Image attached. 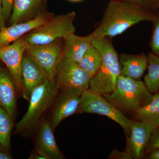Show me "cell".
Returning <instances> with one entry per match:
<instances>
[{
  "instance_id": "obj_1",
  "label": "cell",
  "mask_w": 159,
  "mask_h": 159,
  "mask_svg": "<svg viewBox=\"0 0 159 159\" xmlns=\"http://www.w3.org/2000/svg\"><path fill=\"white\" fill-rule=\"evenodd\" d=\"M157 15L134 3L111 0L107 4L99 25L93 33L95 38L115 37L142 21L155 22Z\"/></svg>"
},
{
  "instance_id": "obj_2",
  "label": "cell",
  "mask_w": 159,
  "mask_h": 159,
  "mask_svg": "<svg viewBox=\"0 0 159 159\" xmlns=\"http://www.w3.org/2000/svg\"><path fill=\"white\" fill-rule=\"evenodd\" d=\"M92 45L99 51L102 61L99 70L91 78L89 89L101 95L110 93L121 75L119 56L107 38H94Z\"/></svg>"
},
{
  "instance_id": "obj_3",
  "label": "cell",
  "mask_w": 159,
  "mask_h": 159,
  "mask_svg": "<svg viewBox=\"0 0 159 159\" xmlns=\"http://www.w3.org/2000/svg\"><path fill=\"white\" fill-rule=\"evenodd\" d=\"M102 95L122 112L132 114L149 103L152 97L145 83L122 75L118 78L115 90Z\"/></svg>"
},
{
  "instance_id": "obj_4",
  "label": "cell",
  "mask_w": 159,
  "mask_h": 159,
  "mask_svg": "<svg viewBox=\"0 0 159 159\" xmlns=\"http://www.w3.org/2000/svg\"><path fill=\"white\" fill-rule=\"evenodd\" d=\"M58 90L55 79L48 80L34 89L29 98L28 110L16 124L15 133H20L34 128L55 101Z\"/></svg>"
},
{
  "instance_id": "obj_5",
  "label": "cell",
  "mask_w": 159,
  "mask_h": 159,
  "mask_svg": "<svg viewBox=\"0 0 159 159\" xmlns=\"http://www.w3.org/2000/svg\"><path fill=\"white\" fill-rule=\"evenodd\" d=\"M76 16L74 11L54 15L43 25L31 31L25 38L31 45L46 44L63 39L69 33H75Z\"/></svg>"
},
{
  "instance_id": "obj_6",
  "label": "cell",
  "mask_w": 159,
  "mask_h": 159,
  "mask_svg": "<svg viewBox=\"0 0 159 159\" xmlns=\"http://www.w3.org/2000/svg\"><path fill=\"white\" fill-rule=\"evenodd\" d=\"M79 112L105 116L122 126L127 134H130L132 121L102 95L90 89L83 92Z\"/></svg>"
},
{
  "instance_id": "obj_7",
  "label": "cell",
  "mask_w": 159,
  "mask_h": 159,
  "mask_svg": "<svg viewBox=\"0 0 159 159\" xmlns=\"http://www.w3.org/2000/svg\"><path fill=\"white\" fill-rule=\"evenodd\" d=\"M63 45L58 39L46 44L29 45L25 52L43 70L49 79L54 80L63 57Z\"/></svg>"
},
{
  "instance_id": "obj_8",
  "label": "cell",
  "mask_w": 159,
  "mask_h": 159,
  "mask_svg": "<svg viewBox=\"0 0 159 159\" xmlns=\"http://www.w3.org/2000/svg\"><path fill=\"white\" fill-rule=\"evenodd\" d=\"M91 78L78 63L63 57L57 66L55 80L58 90L77 89L84 91L89 88Z\"/></svg>"
},
{
  "instance_id": "obj_9",
  "label": "cell",
  "mask_w": 159,
  "mask_h": 159,
  "mask_svg": "<svg viewBox=\"0 0 159 159\" xmlns=\"http://www.w3.org/2000/svg\"><path fill=\"white\" fill-rule=\"evenodd\" d=\"M29 45L25 38H21L8 45L0 48V61L7 66L14 79L18 93L21 95L23 92L21 73L22 62Z\"/></svg>"
},
{
  "instance_id": "obj_10",
  "label": "cell",
  "mask_w": 159,
  "mask_h": 159,
  "mask_svg": "<svg viewBox=\"0 0 159 159\" xmlns=\"http://www.w3.org/2000/svg\"><path fill=\"white\" fill-rule=\"evenodd\" d=\"M51 116L50 123L54 131L62 120L79 112L83 91L77 89L61 90Z\"/></svg>"
},
{
  "instance_id": "obj_11",
  "label": "cell",
  "mask_w": 159,
  "mask_h": 159,
  "mask_svg": "<svg viewBox=\"0 0 159 159\" xmlns=\"http://www.w3.org/2000/svg\"><path fill=\"white\" fill-rule=\"evenodd\" d=\"M52 13L43 12L32 19L5 27L0 30V48L10 44L24 34L47 22L53 16Z\"/></svg>"
},
{
  "instance_id": "obj_12",
  "label": "cell",
  "mask_w": 159,
  "mask_h": 159,
  "mask_svg": "<svg viewBox=\"0 0 159 159\" xmlns=\"http://www.w3.org/2000/svg\"><path fill=\"white\" fill-rule=\"evenodd\" d=\"M21 73L23 84L22 96L27 100H29L34 89L50 80L41 67L28 54L23 57Z\"/></svg>"
},
{
  "instance_id": "obj_13",
  "label": "cell",
  "mask_w": 159,
  "mask_h": 159,
  "mask_svg": "<svg viewBox=\"0 0 159 159\" xmlns=\"http://www.w3.org/2000/svg\"><path fill=\"white\" fill-rule=\"evenodd\" d=\"M155 126L144 121H132L127 151L133 159L142 157Z\"/></svg>"
},
{
  "instance_id": "obj_14",
  "label": "cell",
  "mask_w": 159,
  "mask_h": 159,
  "mask_svg": "<svg viewBox=\"0 0 159 159\" xmlns=\"http://www.w3.org/2000/svg\"><path fill=\"white\" fill-rule=\"evenodd\" d=\"M17 89L9 70L0 68V106L13 120L17 107Z\"/></svg>"
},
{
  "instance_id": "obj_15",
  "label": "cell",
  "mask_w": 159,
  "mask_h": 159,
  "mask_svg": "<svg viewBox=\"0 0 159 159\" xmlns=\"http://www.w3.org/2000/svg\"><path fill=\"white\" fill-rule=\"evenodd\" d=\"M94 34L93 32L85 36L76 35L75 33L67 34L63 39V57L78 63L92 45Z\"/></svg>"
},
{
  "instance_id": "obj_16",
  "label": "cell",
  "mask_w": 159,
  "mask_h": 159,
  "mask_svg": "<svg viewBox=\"0 0 159 159\" xmlns=\"http://www.w3.org/2000/svg\"><path fill=\"white\" fill-rule=\"evenodd\" d=\"M46 0H14L11 25L32 19L40 14Z\"/></svg>"
},
{
  "instance_id": "obj_17",
  "label": "cell",
  "mask_w": 159,
  "mask_h": 159,
  "mask_svg": "<svg viewBox=\"0 0 159 159\" xmlns=\"http://www.w3.org/2000/svg\"><path fill=\"white\" fill-rule=\"evenodd\" d=\"M121 63V75L140 80L148 66V57L144 54H122L119 58Z\"/></svg>"
},
{
  "instance_id": "obj_18",
  "label": "cell",
  "mask_w": 159,
  "mask_h": 159,
  "mask_svg": "<svg viewBox=\"0 0 159 159\" xmlns=\"http://www.w3.org/2000/svg\"><path fill=\"white\" fill-rule=\"evenodd\" d=\"M50 122L44 119L41 123L37 135V148L45 152L51 159L64 158L54 139Z\"/></svg>"
},
{
  "instance_id": "obj_19",
  "label": "cell",
  "mask_w": 159,
  "mask_h": 159,
  "mask_svg": "<svg viewBox=\"0 0 159 159\" xmlns=\"http://www.w3.org/2000/svg\"><path fill=\"white\" fill-rule=\"evenodd\" d=\"M133 114L138 120L157 127L159 124V93L152 96L149 103L137 109Z\"/></svg>"
},
{
  "instance_id": "obj_20",
  "label": "cell",
  "mask_w": 159,
  "mask_h": 159,
  "mask_svg": "<svg viewBox=\"0 0 159 159\" xmlns=\"http://www.w3.org/2000/svg\"><path fill=\"white\" fill-rule=\"evenodd\" d=\"M13 119L0 106V151L9 153L10 138L13 129Z\"/></svg>"
},
{
  "instance_id": "obj_21",
  "label": "cell",
  "mask_w": 159,
  "mask_h": 159,
  "mask_svg": "<svg viewBox=\"0 0 159 159\" xmlns=\"http://www.w3.org/2000/svg\"><path fill=\"white\" fill-rule=\"evenodd\" d=\"M148 57V72L144 77L145 84L151 93L159 90V56L149 53Z\"/></svg>"
},
{
  "instance_id": "obj_22",
  "label": "cell",
  "mask_w": 159,
  "mask_h": 159,
  "mask_svg": "<svg viewBox=\"0 0 159 159\" xmlns=\"http://www.w3.org/2000/svg\"><path fill=\"white\" fill-rule=\"evenodd\" d=\"M101 61L102 59L99 51L92 45L78 63L92 77L99 70Z\"/></svg>"
},
{
  "instance_id": "obj_23",
  "label": "cell",
  "mask_w": 159,
  "mask_h": 159,
  "mask_svg": "<svg viewBox=\"0 0 159 159\" xmlns=\"http://www.w3.org/2000/svg\"><path fill=\"white\" fill-rule=\"evenodd\" d=\"M152 37L151 47L154 54L159 56V17L156 20Z\"/></svg>"
},
{
  "instance_id": "obj_24",
  "label": "cell",
  "mask_w": 159,
  "mask_h": 159,
  "mask_svg": "<svg viewBox=\"0 0 159 159\" xmlns=\"http://www.w3.org/2000/svg\"><path fill=\"white\" fill-rule=\"evenodd\" d=\"M146 147L150 151L159 148V126L154 129Z\"/></svg>"
},
{
  "instance_id": "obj_25",
  "label": "cell",
  "mask_w": 159,
  "mask_h": 159,
  "mask_svg": "<svg viewBox=\"0 0 159 159\" xmlns=\"http://www.w3.org/2000/svg\"><path fill=\"white\" fill-rule=\"evenodd\" d=\"M14 0H2V10L5 21L11 16Z\"/></svg>"
},
{
  "instance_id": "obj_26",
  "label": "cell",
  "mask_w": 159,
  "mask_h": 159,
  "mask_svg": "<svg viewBox=\"0 0 159 159\" xmlns=\"http://www.w3.org/2000/svg\"><path fill=\"white\" fill-rule=\"evenodd\" d=\"M129 2L134 3L139 6L149 9H156L157 5L155 4L152 0H121Z\"/></svg>"
},
{
  "instance_id": "obj_27",
  "label": "cell",
  "mask_w": 159,
  "mask_h": 159,
  "mask_svg": "<svg viewBox=\"0 0 159 159\" xmlns=\"http://www.w3.org/2000/svg\"><path fill=\"white\" fill-rule=\"evenodd\" d=\"M109 158L114 159H132V157L127 150L120 152L117 149H114L110 154Z\"/></svg>"
},
{
  "instance_id": "obj_28",
  "label": "cell",
  "mask_w": 159,
  "mask_h": 159,
  "mask_svg": "<svg viewBox=\"0 0 159 159\" xmlns=\"http://www.w3.org/2000/svg\"><path fill=\"white\" fill-rule=\"evenodd\" d=\"M29 159H51L44 152L39 148L32 151L30 154Z\"/></svg>"
},
{
  "instance_id": "obj_29",
  "label": "cell",
  "mask_w": 159,
  "mask_h": 159,
  "mask_svg": "<svg viewBox=\"0 0 159 159\" xmlns=\"http://www.w3.org/2000/svg\"><path fill=\"white\" fill-rule=\"evenodd\" d=\"M149 159H159V148L151 151L150 154L147 157Z\"/></svg>"
},
{
  "instance_id": "obj_30",
  "label": "cell",
  "mask_w": 159,
  "mask_h": 159,
  "mask_svg": "<svg viewBox=\"0 0 159 159\" xmlns=\"http://www.w3.org/2000/svg\"><path fill=\"white\" fill-rule=\"evenodd\" d=\"M5 27V20L3 18L2 0H0V30Z\"/></svg>"
},
{
  "instance_id": "obj_31",
  "label": "cell",
  "mask_w": 159,
  "mask_h": 159,
  "mask_svg": "<svg viewBox=\"0 0 159 159\" xmlns=\"http://www.w3.org/2000/svg\"><path fill=\"white\" fill-rule=\"evenodd\" d=\"M13 159L10 153L0 151V159Z\"/></svg>"
},
{
  "instance_id": "obj_32",
  "label": "cell",
  "mask_w": 159,
  "mask_h": 159,
  "mask_svg": "<svg viewBox=\"0 0 159 159\" xmlns=\"http://www.w3.org/2000/svg\"><path fill=\"white\" fill-rule=\"evenodd\" d=\"M69 1L73 2H80V1H82V0H69Z\"/></svg>"
},
{
  "instance_id": "obj_33",
  "label": "cell",
  "mask_w": 159,
  "mask_h": 159,
  "mask_svg": "<svg viewBox=\"0 0 159 159\" xmlns=\"http://www.w3.org/2000/svg\"><path fill=\"white\" fill-rule=\"evenodd\" d=\"M157 126H159V125H157Z\"/></svg>"
},
{
  "instance_id": "obj_34",
  "label": "cell",
  "mask_w": 159,
  "mask_h": 159,
  "mask_svg": "<svg viewBox=\"0 0 159 159\" xmlns=\"http://www.w3.org/2000/svg\"><path fill=\"white\" fill-rule=\"evenodd\" d=\"M158 93H159V91H158Z\"/></svg>"
}]
</instances>
